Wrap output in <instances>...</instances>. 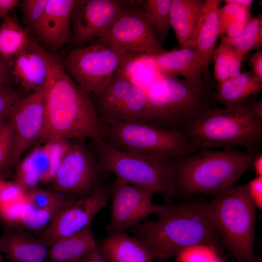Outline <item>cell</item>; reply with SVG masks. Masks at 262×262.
<instances>
[{
    "mask_svg": "<svg viewBox=\"0 0 262 262\" xmlns=\"http://www.w3.org/2000/svg\"><path fill=\"white\" fill-rule=\"evenodd\" d=\"M45 58L49 78L44 90L45 123L41 144L79 138L102 139V121L90 95L66 71L63 62L36 41Z\"/></svg>",
    "mask_w": 262,
    "mask_h": 262,
    "instance_id": "6da1fadb",
    "label": "cell"
},
{
    "mask_svg": "<svg viewBox=\"0 0 262 262\" xmlns=\"http://www.w3.org/2000/svg\"><path fill=\"white\" fill-rule=\"evenodd\" d=\"M154 213L156 220L141 222L132 227L131 232L147 246L154 260H167L195 245H222L208 202L188 200L177 204H155Z\"/></svg>",
    "mask_w": 262,
    "mask_h": 262,
    "instance_id": "7a4b0ae2",
    "label": "cell"
},
{
    "mask_svg": "<svg viewBox=\"0 0 262 262\" xmlns=\"http://www.w3.org/2000/svg\"><path fill=\"white\" fill-rule=\"evenodd\" d=\"M185 130L200 148L241 147L256 154L262 144V100L255 95L231 107H211Z\"/></svg>",
    "mask_w": 262,
    "mask_h": 262,
    "instance_id": "3957f363",
    "label": "cell"
},
{
    "mask_svg": "<svg viewBox=\"0 0 262 262\" xmlns=\"http://www.w3.org/2000/svg\"><path fill=\"white\" fill-rule=\"evenodd\" d=\"M255 154L236 149L200 148L171 159L175 197L200 194L216 196L232 188L251 168Z\"/></svg>",
    "mask_w": 262,
    "mask_h": 262,
    "instance_id": "277c9868",
    "label": "cell"
},
{
    "mask_svg": "<svg viewBox=\"0 0 262 262\" xmlns=\"http://www.w3.org/2000/svg\"><path fill=\"white\" fill-rule=\"evenodd\" d=\"M101 119L102 140L121 150L171 159L191 155L200 149L185 130L172 129L148 122Z\"/></svg>",
    "mask_w": 262,
    "mask_h": 262,
    "instance_id": "5b68a950",
    "label": "cell"
},
{
    "mask_svg": "<svg viewBox=\"0 0 262 262\" xmlns=\"http://www.w3.org/2000/svg\"><path fill=\"white\" fill-rule=\"evenodd\" d=\"M224 249L236 262H261L254 251L256 208L246 184L234 186L208 202Z\"/></svg>",
    "mask_w": 262,
    "mask_h": 262,
    "instance_id": "8992f818",
    "label": "cell"
},
{
    "mask_svg": "<svg viewBox=\"0 0 262 262\" xmlns=\"http://www.w3.org/2000/svg\"><path fill=\"white\" fill-rule=\"evenodd\" d=\"M145 91L148 101L146 122L179 130H185L211 108L215 98L211 89L199 92L183 79L161 73Z\"/></svg>",
    "mask_w": 262,
    "mask_h": 262,
    "instance_id": "52a82bcc",
    "label": "cell"
},
{
    "mask_svg": "<svg viewBox=\"0 0 262 262\" xmlns=\"http://www.w3.org/2000/svg\"><path fill=\"white\" fill-rule=\"evenodd\" d=\"M98 164L125 183L162 196L165 203L175 197L171 159L142 155L121 150L102 140L91 141Z\"/></svg>",
    "mask_w": 262,
    "mask_h": 262,
    "instance_id": "ba28073f",
    "label": "cell"
},
{
    "mask_svg": "<svg viewBox=\"0 0 262 262\" xmlns=\"http://www.w3.org/2000/svg\"><path fill=\"white\" fill-rule=\"evenodd\" d=\"M131 55L91 44L73 49L63 63L73 81L86 93L94 96L106 86Z\"/></svg>",
    "mask_w": 262,
    "mask_h": 262,
    "instance_id": "9c48e42d",
    "label": "cell"
},
{
    "mask_svg": "<svg viewBox=\"0 0 262 262\" xmlns=\"http://www.w3.org/2000/svg\"><path fill=\"white\" fill-rule=\"evenodd\" d=\"M92 44L128 54L155 55L167 51L159 41L148 14L143 8L130 5L104 35Z\"/></svg>",
    "mask_w": 262,
    "mask_h": 262,
    "instance_id": "30bf717a",
    "label": "cell"
},
{
    "mask_svg": "<svg viewBox=\"0 0 262 262\" xmlns=\"http://www.w3.org/2000/svg\"><path fill=\"white\" fill-rule=\"evenodd\" d=\"M84 138L72 140L52 180L53 191L78 199L91 194L99 185L105 173Z\"/></svg>",
    "mask_w": 262,
    "mask_h": 262,
    "instance_id": "8fae6325",
    "label": "cell"
},
{
    "mask_svg": "<svg viewBox=\"0 0 262 262\" xmlns=\"http://www.w3.org/2000/svg\"><path fill=\"white\" fill-rule=\"evenodd\" d=\"M110 196V187L101 185L88 196L75 199L56 215L39 238L49 247L58 240L91 229L94 218L107 206Z\"/></svg>",
    "mask_w": 262,
    "mask_h": 262,
    "instance_id": "7c38bea8",
    "label": "cell"
},
{
    "mask_svg": "<svg viewBox=\"0 0 262 262\" xmlns=\"http://www.w3.org/2000/svg\"><path fill=\"white\" fill-rule=\"evenodd\" d=\"M129 6L122 0H75L71 39L79 47L101 38Z\"/></svg>",
    "mask_w": 262,
    "mask_h": 262,
    "instance_id": "4fadbf2b",
    "label": "cell"
},
{
    "mask_svg": "<svg viewBox=\"0 0 262 262\" xmlns=\"http://www.w3.org/2000/svg\"><path fill=\"white\" fill-rule=\"evenodd\" d=\"M153 195L144 188L116 179L110 187V220L105 226L108 235L123 232L146 221L154 212Z\"/></svg>",
    "mask_w": 262,
    "mask_h": 262,
    "instance_id": "5bb4252c",
    "label": "cell"
},
{
    "mask_svg": "<svg viewBox=\"0 0 262 262\" xmlns=\"http://www.w3.org/2000/svg\"><path fill=\"white\" fill-rule=\"evenodd\" d=\"M8 118L15 133L11 165L18 163L24 152L41 138L45 123L44 91L21 97L11 107Z\"/></svg>",
    "mask_w": 262,
    "mask_h": 262,
    "instance_id": "9a60e30c",
    "label": "cell"
},
{
    "mask_svg": "<svg viewBox=\"0 0 262 262\" xmlns=\"http://www.w3.org/2000/svg\"><path fill=\"white\" fill-rule=\"evenodd\" d=\"M148 56L159 72L182 77L199 92L210 89L202 78V74L205 75L204 67L193 48H180Z\"/></svg>",
    "mask_w": 262,
    "mask_h": 262,
    "instance_id": "2e32d148",
    "label": "cell"
},
{
    "mask_svg": "<svg viewBox=\"0 0 262 262\" xmlns=\"http://www.w3.org/2000/svg\"><path fill=\"white\" fill-rule=\"evenodd\" d=\"M74 2L49 0L43 17L33 31L47 47L59 49L71 39V16Z\"/></svg>",
    "mask_w": 262,
    "mask_h": 262,
    "instance_id": "e0dca14e",
    "label": "cell"
},
{
    "mask_svg": "<svg viewBox=\"0 0 262 262\" xmlns=\"http://www.w3.org/2000/svg\"><path fill=\"white\" fill-rule=\"evenodd\" d=\"M12 73L16 82L33 92L44 91L49 78L47 62L31 38L29 45L13 59Z\"/></svg>",
    "mask_w": 262,
    "mask_h": 262,
    "instance_id": "ac0fdd59",
    "label": "cell"
},
{
    "mask_svg": "<svg viewBox=\"0 0 262 262\" xmlns=\"http://www.w3.org/2000/svg\"><path fill=\"white\" fill-rule=\"evenodd\" d=\"M204 0H172L170 25L180 48H193Z\"/></svg>",
    "mask_w": 262,
    "mask_h": 262,
    "instance_id": "d6986e66",
    "label": "cell"
},
{
    "mask_svg": "<svg viewBox=\"0 0 262 262\" xmlns=\"http://www.w3.org/2000/svg\"><path fill=\"white\" fill-rule=\"evenodd\" d=\"M221 0H204L202 12L193 47L201 61L205 71L208 73V66L219 36V9Z\"/></svg>",
    "mask_w": 262,
    "mask_h": 262,
    "instance_id": "ffe728a7",
    "label": "cell"
},
{
    "mask_svg": "<svg viewBox=\"0 0 262 262\" xmlns=\"http://www.w3.org/2000/svg\"><path fill=\"white\" fill-rule=\"evenodd\" d=\"M0 252L12 262H46L49 247L39 238L6 232L0 236Z\"/></svg>",
    "mask_w": 262,
    "mask_h": 262,
    "instance_id": "44dd1931",
    "label": "cell"
},
{
    "mask_svg": "<svg viewBox=\"0 0 262 262\" xmlns=\"http://www.w3.org/2000/svg\"><path fill=\"white\" fill-rule=\"evenodd\" d=\"M99 246L108 262H153L154 260L143 242L124 232L108 235Z\"/></svg>",
    "mask_w": 262,
    "mask_h": 262,
    "instance_id": "7402d4cb",
    "label": "cell"
},
{
    "mask_svg": "<svg viewBox=\"0 0 262 262\" xmlns=\"http://www.w3.org/2000/svg\"><path fill=\"white\" fill-rule=\"evenodd\" d=\"M262 91V81L250 71H244L238 75L217 83L216 99L225 107H229L242 100L257 95Z\"/></svg>",
    "mask_w": 262,
    "mask_h": 262,
    "instance_id": "603a6c76",
    "label": "cell"
},
{
    "mask_svg": "<svg viewBox=\"0 0 262 262\" xmlns=\"http://www.w3.org/2000/svg\"><path fill=\"white\" fill-rule=\"evenodd\" d=\"M91 229L63 238L49 247L50 262H78L97 246Z\"/></svg>",
    "mask_w": 262,
    "mask_h": 262,
    "instance_id": "cb8c5ba5",
    "label": "cell"
},
{
    "mask_svg": "<svg viewBox=\"0 0 262 262\" xmlns=\"http://www.w3.org/2000/svg\"><path fill=\"white\" fill-rule=\"evenodd\" d=\"M132 86V83L118 70L106 86L93 96L100 117L111 118L128 95Z\"/></svg>",
    "mask_w": 262,
    "mask_h": 262,
    "instance_id": "d4e9b609",
    "label": "cell"
},
{
    "mask_svg": "<svg viewBox=\"0 0 262 262\" xmlns=\"http://www.w3.org/2000/svg\"><path fill=\"white\" fill-rule=\"evenodd\" d=\"M30 40L27 31L8 16L0 26V55L9 61L29 45Z\"/></svg>",
    "mask_w": 262,
    "mask_h": 262,
    "instance_id": "484cf974",
    "label": "cell"
},
{
    "mask_svg": "<svg viewBox=\"0 0 262 262\" xmlns=\"http://www.w3.org/2000/svg\"><path fill=\"white\" fill-rule=\"evenodd\" d=\"M132 83L146 90L160 75L153 63L145 54L131 55L119 69Z\"/></svg>",
    "mask_w": 262,
    "mask_h": 262,
    "instance_id": "4316f807",
    "label": "cell"
},
{
    "mask_svg": "<svg viewBox=\"0 0 262 262\" xmlns=\"http://www.w3.org/2000/svg\"><path fill=\"white\" fill-rule=\"evenodd\" d=\"M212 57L214 62L213 74L217 83L238 75L241 72V60L234 48L228 42L225 35L221 37Z\"/></svg>",
    "mask_w": 262,
    "mask_h": 262,
    "instance_id": "83f0119b",
    "label": "cell"
},
{
    "mask_svg": "<svg viewBox=\"0 0 262 262\" xmlns=\"http://www.w3.org/2000/svg\"><path fill=\"white\" fill-rule=\"evenodd\" d=\"M147 112L148 101L146 91L132 85L114 115L107 118L124 122H146Z\"/></svg>",
    "mask_w": 262,
    "mask_h": 262,
    "instance_id": "f1b7e54d",
    "label": "cell"
},
{
    "mask_svg": "<svg viewBox=\"0 0 262 262\" xmlns=\"http://www.w3.org/2000/svg\"><path fill=\"white\" fill-rule=\"evenodd\" d=\"M226 38L234 48L237 55L243 61L248 52L259 50L262 46V16L251 17L243 33L235 38Z\"/></svg>",
    "mask_w": 262,
    "mask_h": 262,
    "instance_id": "f546056e",
    "label": "cell"
},
{
    "mask_svg": "<svg viewBox=\"0 0 262 262\" xmlns=\"http://www.w3.org/2000/svg\"><path fill=\"white\" fill-rule=\"evenodd\" d=\"M222 245L199 244L187 247L175 256L176 262H229Z\"/></svg>",
    "mask_w": 262,
    "mask_h": 262,
    "instance_id": "4dcf8cb0",
    "label": "cell"
},
{
    "mask_svg": "<svg viewBox=\"0 0 262 262\" xmlns=\"http://www.w3.org/2000/svg\"><path fill=\"white\" fill-rule=\"evenodd\" d=\"M172 0L143 1V9L151 19L160 43L165 40L171 28L170 12Z\"/></svg>",
    "mask_w": 262,
    "mask_h": 262,
    "instance_id": "1f68e13d",
    "label": "cell"
},
{
    "mask_svg": "<svg viewBox=\"0 0 262 262\" xmlns=\"http://www.w3.org/2000/svg\"><path fill=\"white\" fill-rule=\"evenodd\" d=\"M65 207L41 208L26 202L21 212L20 224L32 230L46 229L56 215Z\"/></svg>",
    "mask_w": 262,
    "mask_h": 262,
    "instance_id": "d6a6232c",
    "label": "cell"
},
{
    "mask_svg": "<svg viewBox=\"0 0 262 262\" xmlns=\"http://www.w3.org/2000/svg\"><path fill=\"white\" fill-rule=\"evenodd\" d=\"M26 199L27 202L41 208L66 207L76 199L37 187L26 193Z\"/></svg>",
    "mask_w": 262,
    "mask_h": 262,
    "instance_id": "836d02e7",
    "label": "cell"
},
{
    "mask_svg": "<svg viewBox=\"0 0 262 262\" xmlns=\"http://www.w3.org/2000/svg\"><path fill=\"white\" fill-rule=\"evenodd\" d=\"M27 156L18 163L16 173V181L25 191L36 187L41 182L38 172Z\"/></svg>",
    "mask_w": 262,
    "mask_h": 262,
    "instance_id": "e575fe53",
    "label": "cell"
},
{
    "mask_svg": "<svg viewBox=\"0 0 262 262\" xmlns=\"http://www.w3.org/2000/svg\"><path fill=\"white\" fill-rule=\"evenodd\" d=\"M49 0H23L21 2L23 19L30 29L34 30L45 12Z\"/></svg>",
    "mask_w": 262,
    "mask_h": 262,
    "instance_id": "d590c367",
    "label": "cell"
},
{
    "mask_svg": "<svg viewBox=\"0 0 262 262\" xmlns=\"http://www.w3.org/2000/svg\"><path fill=\"white\" fill-rule=\"evenodd\" d=\"M26 193L16 182H7L0 191V212L26 202Z\"/></svg>",
    "mask_w": 262,
    "mask_h": 262,
    "instance_id": "8d00e7d4",
    "label": "cell"
},
{
    "mask_svg": "<svg viewBox=\"0 0 262 262\" xmlns=\"http://www.w3.org/2000/svg\"><path fill=\"white\" fill-rule=\"evenodd\" d=\"M14 141V131L8 119L0 131V169L9 165Z\"/></svg>",
    "mask_w": 262,
    "mask_h": 262,
    "instance_id": "74e56055",
    "label": "cell"
},
{
    "mask_svg": "<svg viewBox=\"0 0 262 262\" xmlns=\"http://www.w3.org/2000/svg\"><path fill=\"white\" fill-rule=\"evenodd\" d=\"M225 4L219 9V36L225 34L229 25L233 20L235 15L241 5L232 0H223Z\"/></svg>",
    "mask_w": 262,
    "mask_h": 262,
    "instance_id": "f35d334b",
    "label": "cell"
},
{
    "mask_svg": "<svg viewBox=\"0 0 262 262\" xmlns=\"http://www.w3.org/2000/svg\"><path fill=\"white\" fill-rule=\"evenodd\" d=\"M248 195L256 209L262 210V176H256L246 184Z\"/></svg>",
    "mask_w": 262,
    "mask_h": 262,
    "instance_id": "ab89813d",
    "label": "cell"
},
{
    "mask_svg": "<svg viewBox=\"0 0 262 262\" xmlns=\"http://www.w3.org/2000/svg\"><path fill=\"white\" fill-rule=\"evenodd\" d=\"M20 98L16 92L6 86L0 88V116L9 112L12 106Z\"/></svg>",
    "mask_w": 262,
    "mask_h": 262,
    "instance_id": "60d3db41",
    "label": "cell"
},
{
    "mask_svg": "<svg viewBox=\"0 0 262 262\" xmlns=\"http://www.w3.org/2000/svg\"><path fill=\"white\" fill-rule=\"evenodd\" d=\"M250 72L257 78L262 81V51L258 50L249 58Z\"/></svg>",
    "mask_w": 262,
    "mask_h": 262,
    "instance_id": "b9f144b4",
    "label": "cell"
},
{
    "mask_svg": "<svg viewBox=\"0 0 262 262\" xmlns=\"http://www.w3.org/2000/svg\"><path fill=\"white\" fill-rule=\"evenodd\" d=\"M11 75L12 68L9 61L0 55V88L6 87Z\"/></svg>",
    "mask_w": 262,
    "mask_h": 262,
    "instance_id": "7bdbcfd3",
    "label": "cell"
},
{
    "mask_svg": "<svg viewBox=\"0 0 262 262\" xmlns=\"http://www.w3.org/2000/svg\"><path fill=\"white\" fill-rule=\"evenodd\" d=\"M78 262H108L102 253L99 245Z\"/></svg>",
    "mask_w": 262,
    "mask_h": 262,
    "instance_id": "ee69618b",
    "label": "cell"
},
{
    "mask_svg": "<svg viewBox=\"0 0 262 262\" xmlns=\"http://www.w3.org/2000/svg\"><path fill=\"white\" fill-rule=\"evenodd\" d=\"M17 0H0V18L4 19L8 16L9 12L18 3Z\"/></svg>",
    "mask_w": 262,
    "mask_h": 262,
    "instance_id": "f6af8a7d",
    "label": "cell"
},
{
    "mask_svg": "<svg viewBox=\"0 0 262 262\" xmlns=\"http://www.w3.org/2000/svg\"><path fill=\"white\" fill-rule=\"evenodd\" d=\"M251 168L253 169L256 176H262V153L259 152L254 156Z\"/></svg>",
    "mask_w": 262,
    "mask_h": 262,
    "instance_id": "bcb514c9",
    "label": "cell"
},
{
    "mask_svg": "<svg viewBox=\"0 0 262 262\" xmlns=\"http://www.w3.org/2000/svg\"><path fill=\"white\" fill-rule=\"evenodd\" d=\"M9 113V112L7 113L0 116V131L6 121V119L8 117Z\"/></svg>",
    "mask_w": 262,
    "mask_h": 262,
    "instance_id": "7dc6e473",
    "label": "cell"
},
{
    "mask_svg": "<svg viewBox=\"0 0 262 262\" xmlns=\"http://www.w3.org/2000/svg\"><path fill=\"white\" fill-rule=\"evenodd\" d=\"M7 182L3 180L0 177V191L4 187V186L6 185Z\"/></svg>",
    "mask_w": 262,
    "mask_h": 262,
    "instance_id": "c3c4849f",
    "label": "cell"
},
{
    "mask_svg": "<svg viewBox=\"0 0 262 262\" xmlns=\"http://www.w3.org/2000/svg\"><path fill=\"white\" fill-rule=\"evenodd\" d=\"M0 262H3L1 255L0 254Z\"/></svg>",
    "mask_w": 262,
    "mask_h": 262,
    "instance_id": "681fc988",
    "label": "cell"
},
{
    "mask_svg": "<svg viewBox=\"0 0 262 262\" xmlns=\"http://www.w3.org/2000/svg\"><path fill=\"white\" fill-rule=\"evenodd\" d=\"M49 262H50L49 261Z\"/></svg>",
    "mask_w": 262,
    "mask_h": 262,
    "instance_id": "f907efd6",
    "label": "cell"
},
{
    "mask_svg": "<svg viewBox=\"0 0 262 262\" xmlns=\"http://www.w3.org/2000/svg\"><path fill=\"white\" fill-rule=\"evenodd\" d=\"M261 262H262V261Z\"/></svg>",
    "mask_w": 262,
    "mask_h": 262,
    "instance_id": "816d5d0a",
    "label": "cell"
}]
</instances>
